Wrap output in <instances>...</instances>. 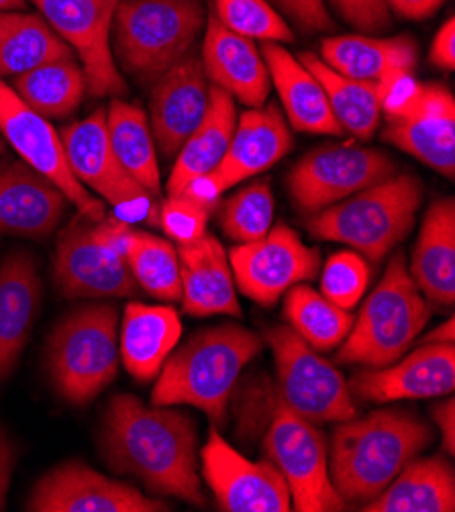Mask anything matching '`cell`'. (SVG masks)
Segmentation results:
<instances>
[{
	"label": "cell",
	"mask_w": 455,
	"mask_h": 512,
	"mask_svg": "<svg viewBox=\"0 0 455 512\" xmlns=\"http://www.w3.org/2000/svg\"><path fill=\"white\" fill-rule=\"evenodd\" d=\"M264 449L298 512H337L347 506L331 482L325 433L317 423L292 413L282 400L274 406Z\"/></svg>",
	"instance_id": "11"
},
{
	"label": "cell",
	"mask_w": 455,
	"mask_h": 512,
	"mask_svg": "<svg viewBox=\"0 0 455 512\" xmlns=\"http://www.w3.org/2000/svg\"><path fill=\"white\" fill-rule=\"evenodd\" d=\"M200 62L213 86L251 109L264 107L272 80L262 51L254 39L237 35L221 25L213 13L207 23Z\"/></svg>",
	"instance_id": "23"
},
{
	"label": "cell",
	"mask_w": 455,
	"mask_h": 512,
	"mask_svg": "<svg viewBox=\"0 0 455 512\" xmlns=\"http://www.w3.org/2000/svg\"><path fill=\"white\" fill-rule=\"evenodd\" d=\"M390 176L394 164L386 153L362 143H327L292 168L288 190L302 213L315 215Z\"/></svg>",
	"instance_id": "12"
},
{
	"label": "cell",
	"mask_w": 455,
	"mask_h": 512,
	"mask_svg": "<svg viewBox=\"0 0 455 512\" xmlns=\"http://www.w3.org/2000/svg\"><path fill=\"white\" fill-rule=\"evenodd\" d=\"M262 347L256 333L239 325H219L196 333L168 355L151 392V404L194 406L207 413L213 427H221L241 370Z\"/></svg>",
	"instance_id": "3"
},
{
	"label": "cell",
	"mask_w": 455,
	"mask_h": 512,
	"mask_svg": "<svg viewBox=\"0 0 455 512\" xmlns=\"http://www.w3.org/2000/svg\"><path fill=\"white\" fill-rule=\"evenodd\" d=\"M429 60L441 68V70H453L455 68V21L447 19L445 25L437 31Z\"/></svg>",
	"instance_id": "44"
},
{
	"label": "cell",
	"mask_w": 455,
	"mask_h": 512,
	"mask_svg": "<svg viewBox=\"0 0 455 512\" xmlns=\"http://www.w3.org/2000/svg\"><path fill=\"white\" fill-rule=\"evenodd\" d=\"M453 337H455V331H453V317H449L445 325L437 327L431 335L423 337L421 343H453Z\"/></svg>",
	"instance_id": "48"
},
{
	"label": "cell",
	"mask_w": 455,
	"mask_h": 512,
	"mask_svg": "<svg viewBox=\"0 0 455 512\" xmlns=\"http://www.w3.org/2000/svg\"><path fill=\"white\" fill-rule=\"evenodd\" d=\"M100 451L111 470L137 478L154 494L207 504L198 476L196 425L186 413L119 394L105 411Z\"/></svg>",
	"instance_id": "1"
},
{
	"label": "cell",
	"mask_w": 455,
	"mask_h": 512,
	"mask_svg": "<svg viewBox=\"0 0 455 512\" xmlns=\"http://www.w3.org/2000/svg\"><path fill=\"white\" fill-rule=\"evenodd\" d=\"M213 15L229 31L247 39L290 43L292 29L270 7L268 0H213Z\"/></svg>",
	"instance_id": "39"
},
{
	"label": "cell",
	"mask_w": 455,
	"mask_h": 512,
	"mask_svg": "<svg viewBox=\"0 0 455 512\" xmlns=\"http://www.w3.org/2000/svg\"><path fill=\"white\" fill-rule=\"evenodd\" d=\"M300 64L321 82L331 111L343 131L360 141H370L382 119V86L372 80H353L331 70L321 58L302 54Z\"/></svg>",
	"instance_id": "33"
},
{
	"label": "cell",
	"mask_w": 455,
	"mask_h": 512,
	"mask_svg": "<svg viewBox=\"0 0 455 512\" xmlns=\"http://www.w3.org/2000/svg\"><path fill=\"white\" fill-rule=\"evenodd\" d=\"M260 51L290 125L300 133L341 135L343 129L335 119L329 98L315 74L302 66L282 43L264 41Z\"/></svg>",
	"instance_id": "26"
},
{
	"label": "cell",
	"mask_w": 455,
	"mask_h": 512,
	"mask_svg": "<svg viewBox=\"0 0 455 512\" xmlns=\"http://www.w3.org/2000/svg\"><path fill=\"white\" fill-rule=\"evenodd\" d=\"M0 151H3V143H0Z\"/></svg>",
	"instance_id": "50"
},
{
	"label": "cell",
	"mask_w": 455,
	"mask_h": 512,
	"mask_svg": "<svg viewBox=\"0 0 455 512\" xmlns=\"http://www.w3.org/2000/svg\"><path fill=\"white\" fill-rule=\"evenodd\" d=\"M423 188L411 174L390 176L327 207L307 223L313 237L337 241L380 264L409 235Z\"/></svg>",
	"instance_id": "4"
},
{
	"label": "cell",
	"mask_w": 455,
	"mask_h": 512,
	"mask_svg": "<svg viewBox=\"0 0 455 512\" xmlns=\"http://www.w3.org/2000/svg\"><path fill=\"white\" fill-rule=\"evenodd\" d=\"M27 510L35 512H164L170 506L137 488L94 472L82 462H66L47 472L31 490Z\"/></svg>",
	"instance_id": "19"
},
{
	"label": "cell",
	"mask_w": 455,
	"mask_h": 512,
	"mask_svg": "<svg viewBox=\"0 0 455 512\" xmlns=\"http://www.w3.org/2000/svg\"><path fill=\"white\" fill-rule=\"evenodd\" d=\"M347 386L351 396L376 404L451 394L455 388V347L453 343H421L402 362L370 368Z\"/></svg>",
	"instance_id": "20"
},
{
	"label": "cell",
	"mask_w": 455,
	"mask_h": 512,
	"mask_svg": "<svg viewBox=\"0 0 455 512\" xmlns=\"http://www.w3.org/2000/svg\"><path fill=\"white\" fill-rule=\"evenodd\" d=\"M15 466H17V445L9 437L7 429L0 425V510H5L7 506V494H9Z\"/></svg>",
	"instance_id": "45"
},
{
	"label": "cell",
	"mask_w": 455,
	"mask_h": 512,
	"mask_svg": "<svg viewBox=\"0 0 455 512\" xmlns=\"http://www.w3.org/2000/svg\"><path fill=\"white\" fill-rule=\"evenodd\" d=\"M202 476L225 512H288L292 498L278 468L266 462H249L213 427L200 451Z\"/></svg>",
	"instance_id": "17"
},
{
	"label": "cell",
	"mask_w": 455,
	"mask_h": 512,
	"mask_svg": "<svg viewBox=\"0 0 455 512\" xmlns=\"http://www.w3.org/2000/svg\"><path fill=\"white\" fill-rule=\"evenodd\" d=\"M66 207V194L29 164H0V233L3 235L43 239L58 229Z\"/></svg>",
	"instance_id": "22"
},
{
	"label": "cell",
	"mask_w": 455,
	"mask_h": 512,
	"mask_svg": "<svg viewBox=\"0 0 455 512\" xmlns=\"http://www.w3.org/2000/svg\"><path fill=\"white\" fill-rule=\"evenodd\" d=\"M127 264L137 286L147 294L168 302L182 298L178 249L170 241L131 229L127 237Z\"/></svg>",
	"instance_id": "37"
},
{
	"label": "cell",
	"mask_w": 455,
	"mask_h": 512,
	"mask_svg": "<svg viewBox=\"0 0 455 512\" xmlns=\"http://www.w3.org/2000/svg\"><path fill=\"white\" fill-rule=\"evenodd\" d=\"M229 264L235 284L247 298L272 306L292 286L319 274L321 253L302 243L288 225H276L266 237L233 247Z\"/></svg>",
	"instance_id": "15"
},
{
	"label": "cell",
	"mask_w": 455,
	"mask_h": 512,
	"mask_svg": "<svg viewBox=\"0 0 455 512\" xmlns=\"http://www.w3.org/2000/svg\"><path fill=\"white\" fill-rule=\"evenodd\" d=\"M25 105L45 119H64L76 113L88 80L74 58L56 60L19 74L9 84Z\"/></svg>",
	"instance_id": "35"
},
{
	"label": "cell",
	"mask_w": 455,
	"mask_h": 512,
	"mask_svg": "<svg viewBox=\"0 0 455 512\" xmlns=\"http://www.w3.org/2000/svg\"><path fill=\"white\" fill-rule=\"evenodd\" d=\"M109 141L125 172L151 196H160L162 178L156 153V139L147 115L129 102L115 98L107 113Z\"/></svg>",
	"instance_id": "34"
},
{
	"label": "cell",
	"mask_w": 455,
	"mask_h": 512,
	"mask_svg": "<svg viewBox=\"0 0 455 512\" xmlns=\"http://www.w3.org/2000/svg\"><path fill=\"white\" fill-rule=\"evenodd\" d=\"M366 512H453L455 476L441 455L415 457L386 486L382 494L364 504Z\"/></svg>",
	"instance_id": "30"
},
{
	"label": "cell",
	"mask_w": 455,
	"mask_h": 512,
	"mask_svg": "<svg viewBox=\"0 0 455 512\" xmlns=\"http://www.w3.org/2000/svg\"><path fill=\"white\" fill-rule=\"evenodd\" d=\"M411 276L437 306H451L455 300V202L443 198L433 202L419 239L413 249Z\"/></svg>",
	"instance_id": "28"
},
{
	"label": "cell",
	"mask_w": 455,
	"mask_h": 512,
	"mask_svg": "<svg viewBox=\"0 0 455 512\" xmlns=\"http://www.w3.org/2000/svg\"><path fill=\"white\" fill-rule=\"evenodd\" d=\"M274 353L280 400L311 423H341L356 417V404L339 370L292 327L276 325L264 335Z\"/></svg>",
	"instance_id": "10"
},
{
	"label": "cell",
	"mask_w": 455,
	"mask_h": 512,
	"mask_svg": "<svg viewBox=\"0 0 455 512\" xmlns=\"http://www.w3.org/2000/svg\"><path fill=\"white\" fill-rule=\"evenodd\" d=\"M68 164L80 184L92 188L96 194L115 204L117 209L143 215L151 209V196L139 182H135L121 162L109 141L107 113L94 111L88 119L72 123L62 133Z\"/></svg>",
	"instance_id": "18"
},
{
	"label": "cell",
	"mask_w": 455,
	"mask_h": 512,
	"mask_svg": "<svg viewBox=\"0 0 455 512\" xmlns=\"http://www.w3.org/2000/svg\"><path fill=\"white\" fill-rule=\"evenodd\" d=\"M370 280V268L356 251H339L327 260L321 276V294L343 311L356 306Z\"/></svg>",
	"instance_id": "40"
},
{
	"label": "cell",
	"mask_w": 455,
	"mask_h": 512,
	"mask_svg": "<svg viewBox=\"0 0 455 512\" xmlns=\"http://www.w3.org/2000/svg\"><path fill=\"white\" fill-rule=\"evenodd\" d=\"M433 421L441 431L443 447L449 455L455 451V400L447 398L445 402H439L433 406Z\"/></svg>",
	"instance_id": "47"
},
{
	"label": "cell",
	"mask_w": 455,
	"mask_h": 512,
	"mask_svg": "<svg viewBox=\"0 0 455 512\" xmlns=\"http://www.w3.org/2000/svg\"><path fill=\"white\" fill-rule=\"evenodd\" d=\"M0 133L17 149L25 164L54 182L90 221H103L105 204L96 200L74 176L60 133L45 117L31 111L15 90L0 78Z\"/></svg>",
	"instance_id": "13"
},
{
	"label": "cell",
	"mask_w": 455,
	"mask_h": 512,
	"mask_svg": "<svg viewBox=\"0 0 455 512\" xmlns=\"http://www.w3.org/2000/svg\"><path fill=\"white\" fill-rule=\"evenodd\" d=\"M237 127L235 102L217 86L209 90V107L200 125L180 147L168 180V196L184 192L194 180L213 172L229 149Z\"/></svg>",
	"instance_id": "29"
},
{
	"label": "cell",
	"mask_w": 455,
	"mask_h": 512,
	"mask_svg": "<svg viewBox=\"0 0 455 512\" xmlns=\"http://www.w3.org/2000/svg\"><path fill=\"white\" fill-rule=\"evenodd\" d=\"M43 19L80 56L92 96L127 94L113 49L111 27L121 0H33Z\"/></svg>",
	"instance_id": "14"
},
{
	"label": "cell",
	"mask_w": 455,
	"mask_h": 512,
	"mask_svg": "<svg viewBox=\"0 0 455 512\" xmlns=\"http://www.w3.org/2000/svg\"><path fill=\"white\" fill-rule=\"evenodd\" d=\"M202 21L198 0H121L111 27L121 68L154 84L188 54Z\"/></svg>",
	"instance_id": "6"
},
{
	"label": "cell",
	"mask_w": 455,
	"mask_h": 512,
	"mask_svg": "<svg viewBox=\"0 0 455 512\" xmlns=\"http://www.w3.org/2000/svg\"><path fill=\"white\" fill-rule=\"evenodd\" d=\"M74 58L72 47L43 17L0 11V78Z\"/></svg>",
	"instance_id": "32"
},
{
	"label": "cell",
	"mask_w": 455,
	"mask_h": 512,
	"mask_svg": "<svg viewBox=\"0 0 455 512\" xmlns=\"http://www.w3.org/2000/svg\"><path fill=\"white\" fill-rule=\"evenodd\" d=\"M119 315L113 304H88L66 315L47 343V370L72 404H86L117 376Z\"/></svg>",
	"instance_id": "7"
},
{
	"label": "cell",
	"mask_w": 455,
	"mask_h": 512,
	"mask_svg": "<svg viewBox=\"0 0 455 512\" xmlns=\"http://www.w3.org/2000/svg\"><path fill=\"white\" fill-rule=\"evenodd\" d=\"M213 204L202 202L188 192L168 196L160 211V225L176 245H188L207 233Z\"/></svg>",
	"instance_id": "41"
},
{
	"label": "cell",
	"mask_w": 455,
	"mask_h": 512,
	"mask_svg": "<svg viewBox=\"0 0 455 512\" xmlns=\"http://www.w3.org/2000/svg\"><path fill=\"white\" fill-rule=\"evenodd\" d=\"M284 315L290 327L315 351H331L339 347L356 321V317L339 309L321 292L298 284L288 290Z\"/></svg>",
	"instance_id": "36"
},
{
	"label": "cell",
	"mask_w": 455,
	"mask_h": 512,
	"mask_svg": "<svg viewBox=\"0 0 455 512\" xmlns=\"http://www.w3.org/2000/svg\"><path fill=\"white\" fill-rule=\"evenodd\" d=\"M274 219V194L268 182H254L231 198L219 213L225 235L237 243H251L268 235Z\"/></svg>",
	"instance_id": "38"
},
{
	"label": "cell",
	"mask_w": 455,
	"mask_h": 512,
	"mask_svg": "<svg viewBox=\"0 0 455 512\" xmlns=\"http://www.w3.org/2000/svg\"><path fill=\"white\" fill-rule=\"evenodd\" d=\"M178 262L184 313L190 317L241 315L229 255L217 237L205 233L194 243L178 245Z\"/></svg>",
	"instance_id": "24"
},
{
	"label": "cell",
	"mask_w": 455,
	"mask_h": 512,
	"mask_svg": "<svg viewBox=\"0 0 455 512\" xmlns=\"http://www.w3.org/2000/svg\"><path fill=\"white\" fill-rule=\"evenodd\" d=\"M321 56L337 74L372 82L398 70L413 72L419 58L417 45L409 37L380 39L368 35L327 37L321 43Z\"/></svg>",
	"instance_id": "31"
},
{
	"label": "cell",
	"mask_w": 455,
	"mask_h": 512,
	"mask_svg": "<svg viewBox=\"0 0 455 512\" xmlns=\"http://www.w3.org/2000/svg\"><path fill=\"white\" fill-rule=\"evenodd\" d=\"M180 335L182 323L172 306L131 302L125 309L121 329V362L139 382L154 380L178 345Z\"/></svg>",
	"instance_id": "27"
},
{
	"label": "cell",
	"mask_w": 455,
	"mask_h": 512,
	"mask_svg": "<svg viewBox=\"0 0 455 512\" xmlns=\"http://www.w3.org/2000/svg\"><path fill=\"white\" fill-rule=\"evenodd\" d=\"M300 29L305 31H331L333 21L325 7V0H274Z\"/></svg>",
	"instance_id": "43"
},
{
	"label": "cell",
	"mask_w": 455,
	"mask_h": 512,
	"mask_svg": "<svg viewBox=\"0 0 455 512\" xmlns=\"http://www.w3.org/2000/svg\"><path fill=\"white\" fill-rule=\"evenodd\" d=\"M384 3L388 11H394L404 19L421 21L431 17L445 3V0H384Z\"/></svg>",
	"instance_id": "46"
},
{
	"label": "cell",
	"mask_w": 455,
	"mask_h": 512,
	"mask_svg": "<svg viewBox=\"0 0 455 512\" xmlns=\"http://www.w3.org/2000/svg\"><path fill=\"white\" fill-rule=\"evenodd\" d=\"M131 225L121 217H78L58 239L54 280L68 298H123L137 294L127 264Z\"/></svg>",
	"instance_id": "9"
},
{
	"label": "cell",
	"mask_w": 455,
	"mask_h": 512,
	"mask_svg": "<svg viewBox=\"0 0 455 512\" xmlns=\"http://www.w3.org/2000/svg\"><path fill=\"white\" fill-rule=\"evenodd\" d=\"M337 15L366 33H378L390 27V11L384 0H329Z\"/></svg>",
	"instance_id": "42"
},
{
	"label": "cell",
	"mask_w": 455,
	"mask_h": 512,
	"mask_svg": "<svg viewBox=\"0 0 455 512\" xmlns=\"http://www.w3.org/2000/svg\"><path fill=\"white\" fill-rule=\"evenodd\" d=\"M209 90L205 68L190 51L154 82L149 123L164 156H178L180 147L200 125L209 107Z\"/></svg>",
	"instance_id": "21"
},
{
	"label": "cell",
	"mask_w": 455,
	"mask_h": 512,
	"mask_svg": "<svg viewBox=\"0 0 455 512\" xmlns=\"http://www.w3.org/2000/svg\"><path fill=\"white\" fill-rule=\"evenodd\" d=\"M382 139L419 162L455 176V100L439 84H419L413 72H396L382 82Z\"/></svg>",
	"instance_id": "8"
},
{
	"label": "cell",
	"mask_w": 455,
	"mask_h": 512,
	"mask_svg": "<svg viewBox=\"0 0 455 512\" xmlns=\"http://www.w3.org/2000/svg\"><path fill=\"white\" fill-rule=\"evenodd\" d=\"M41 304V280L29 253L0 262V382L7 380L29 341Z\"/></svg>",
	"instance_id": "25"
},
{
	"label": "cell",
	"mask_w": 455,
	"mask_h": 512,
	"mask_svg": "<svg viewBox=\"0 0 455 512\" xmlns=\"http://www.w3.org/2000/svg\"><path fill=\"white\" fill-rule=\"evenodd\" d=\"M433 441V429L407 411L347 419L329 445V474L345 504H368Z\"/></svg>",
	"instance_id": "2"
},
{
	"label": "cell",
	"mask_w": 455,
	"mask_h": 512,
	"mask_svg": "<svg viewBox=\"0 0 455 512\" xmlns=\"http://www.w3.org/2000/svg\"><path fill=\"white\" fill-rule=\"evenodd\" d=\"M290 149L292 133L278 105L249 109L241 115L221 164L184 192L213 204L231 186L270 170Z\"/></svg>",
	"instance_id": "16"
},
{
	"label": "cell",
	"mask_w": 455,
	"mask_h": 512,
	"mask_svg": "<svg viewBox=\"0 0 455 512\" xmlns=\"http://www.w3.org/2000/svg\"><path fill=\"white\" fill-rule=\"evenodd\" d=\"M25 0H0V11H19L25 9Z\"/></svg>",
	"instance_id": "49"
},
{
	"label": "cell",
	"mask_w": 455,
	"mask_h": 512,
	"mask_svg": "<svg viewBox=\"0 0 455 512\" xmlns=\"http://www.w3.org/2000/svg\"><path fill=\"white\" fill-rule=\"evenodd\" d=\"M429 317V306L404 264V255L396 253L353 321L335 362L386 368L409 351Z\"/></svg>",
	"instance_id": "5"
}]
</instances>
